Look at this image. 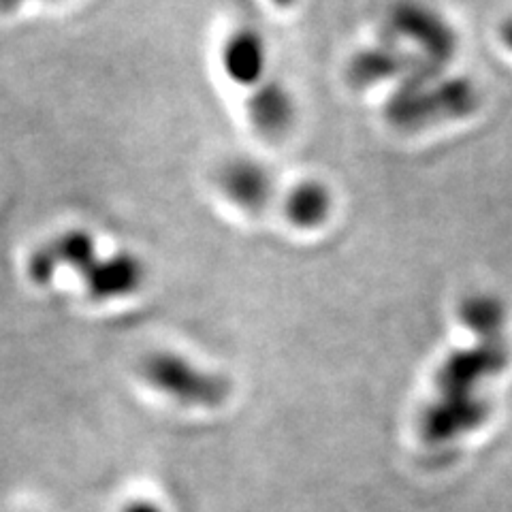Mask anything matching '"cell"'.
Masks as SVG:
<instances>
[{"instance_id":"1","label":"cell","mask_w":512,"mask_h":512,"mask_svg":"<svg viewBox=\"0 0 512 512\" xmlns=\"http://www.w3.org/2000/svg\"><path fill=\"white\" fill-rule=\"evenodd\" d=\"M478 88L466 77H444L438 71H410L387 103V120L404 131H416L442 120L466 118L478 109Z\"/></svg>"},{"instance_id":"2","label":"cell","mask_w":512,"mask_h":512,"mask_svg":"<svg viewBox=\"0 0 512 512\" xmlns=\"http://www.w3.org/2000/svg\"><path fill=\"white\" fill-rule=\"evenodd\" d=\"M387 41H410L419 47V62L425 67L442 71L444 64L455 56L457 35L444 15L419 0L397 3L387 18Z\"/></svg>"},{"instance_id":"3","label":"cell","mask_w":512,"mask_h":512,"mask_svg":"<svg viewBox=\"0 0 512 512\" xmlns=\"http://www.w3.org/2000/svg\"><path fill=\"white\" fill-rule=\"evenodd\" d=\"M143 378L184 404H218L227 395V382L222 378L201 372L169 352H158L143 363Z\"/></svg>"},{"instance_id":"4","label":"cell","mask_w":512,"mask_h":512,"mask_svg":"<svg viewBox=\"0 0 512 512\" xmlns=\"http://www.w3.org/2000/svg\"><path fill=\"white\" fill-rule=\"evenodd\" d=\"M508 363V348L502 338L483 340L472 350H461L448 359L440 370L442 389L451 391L457 402L466 404L468 399L463 391L474 387L487 376L498 374Z\"/></svg>"},{"instance_id":"5","label":"cell","mask_w":512,"mask_h":512,"mask_svg":"<svg viewBox=\"0 0 512 512\" xmlns=\"http://www.w3.org/2000/svg\"><path fill=\"white\" fill-rule=\"evenodd\" d=\"M220 188L237 207L256 214L274 195V175L252 158H233L220 171Z\"/></svg>"},{"instance_id":"6","label":"cell","mask_w":512,"mask_h":512,"mask_svg":"<svg viewBox=\"0 0 512 512\" xmlns=\"http://www.w3.org/2000/svg\"><path fill=\"white\" fill-rule=\"evenodd\" d=\"M248 114L252 126L265 139H280L291 131L295 120L293 94L278 79L261 82L250 94Z\"/></svg>"},{"instance_id":"7","label":"cell","mask_w":512,"mask_h":512,"mask_svg":"<svg viewBox=\"0 0 512 512\" xmlns=\"http://www.w3.org/2000/svg\"><path fill=\"white\" fill-rule=\"evenodd\" d=\"M224 73L239 86L254 88L263 82L267 67V47L263 37L252 28H239L222 47Z\"/></svg>"},{"instance_id":"8","label":"cell","mask_w":512,"mask_h":512,"mask_svg":"<svg viewBox=\"0 0 512 512\" xmlns=\"http://www.w3.org/2000/svg\"><path fill=\"white\" fill-rule=\"evenodd\" d=\"M414 67V56H406L397 43L384 39L376 47L361 50L348 64V79L352 86L370 88L391 77H406Z\"/></svg>"},{"instance_id":"9","label":"cell","mask_w":512,"mask_h":512,"mask_svg":"<svg viewBox=\"0 0 512 512\" xmlns=\"http://www.w3.org/2000/svg\"><path fill=\"white\" fill-rule=\"evenodd\" d=\"M86 278L88 293L94 299L107 301L135 293L143 282V265L137 256L122 252L101 263H94Z\"/></svg>"},{"instance_id":"10","label":"cell","mask_w":512,"mask_h":512,"mask_svg":"<svg viewBox=\"0 0 512 512\" xmlns=\"http://www.w3.org/2000/svg\"><path fill=\"white\" fill-rule=\"evenodd\" d=\"M284 212L286 218L301 229H314L323 224L331 212V195L327 186L312 180L297 184L288 190Z\"/></svg>"},{"instance_id":"11","label":"cell","mask_w":512,"mask_h":512,"mask_svg":"<svg viewBox=\"0 0 512 512\" xmlns=\"http://www.w3.org/2000/svg\"><path fill=\"white\" fill-rule=\"evenodd\" d=\"M461 318L463 323L480 335V338L493 340L500 338L506 320V310L498 297L480 293L470 295L461 303Z\"/></svg>"},{"instance_id":"12","label":"cell","mask_w":512,"mask_h":512,"mask_svg":"<svg viewBox=\"0 0 512 512\" xmlns=\"http://www.w3.org/2000/svg\"><path fill=\"white\" fill-rule=\"evenodd\" d=\"M24 3H28V0H0V11L9 13V11H13V9L22 7Z\"/></svg>"},{"instance_id":"13","label":"cell","mask_w":512,"mask_h":512,"mask_svg":"<svg viewBox=\"0 0 512 512\" xmlns=\"http://www.w3.org/2000/svg\"><path fill=\"white\" fill-rule=\"evenodd\" d=\"M502 41L512 50V18L502 26Z\"/></svg>"},{"instance_id":"14","label":"cell","mask_w":512,"mask_h":512,"mask_svg":"<svg viewBox=\"0 0 512 512\" xmlns=\"http://www.w3.org/2000/svg\"><path fill=\"white\" fill-rule=\"evenodd\" d=\"M128 512H158V510L148 504H135L133 508H128Z\"/></svg>"},{"instance_id":"15","label":"cell","mask_w":512,"mask_h":512,"mask_svg":"<svg viewBox=\"0 0 512 512\" xmlns=\"http://www.w3.org/2000/svg\"><path fill=\"white\" fill-rule=\"evenodd\" d=\"M274 3L278 7H291V5H295V0H274Z\"/></svg>"}]
</instances>
